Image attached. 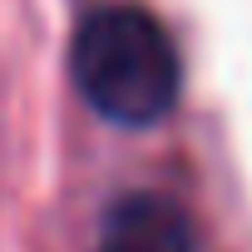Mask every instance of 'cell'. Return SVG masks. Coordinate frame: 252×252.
Segmentation results:
<instances>
[{
    "mask_svg": "<svg viewBox=\"0 0 252 252\" xmlns=\"http://www.w3.org/2000/svg\"><path fill=\"white\" fill-rule=\"evenodd\" d=\"M104 242H119L129 252H193L188 218L163 198H124L109 213Z\"/></svg>",
    "mask_w": 252,
    "mask_h": 252,
    "instance_id": "2",
    "label": "cell"
},
{
    "mask_svg": "<svg viewBox=\"0 0 252 252\" xmlns=\"http://www.w3.org/2000/svg\"><path fill=\"white\" fill-rule=\"evenodd\" d=\"M74 79L104 119L154 124L178 99V55L149 10L109 5L74 35Z\"/></svg>",
    "mask_w": 252,
    "mask_h": 252,
    "instance_id": "1",
    "label": "cell"
},
{
    "mask_svg": "<svg viewBox=\"0 0 252 252\" xmlns=\"http://www.w3.org/2000/svg\"><path fill=\"white\" fill-rule=\"evenodd\" d=\"M99 252H129V247H119V242H104V247H99Z\"/></svg>",
    "mask_w": 252,
    "mask_h": 252,
    "instance_id": "3",
    "label": "cell"
}]
</instances>
